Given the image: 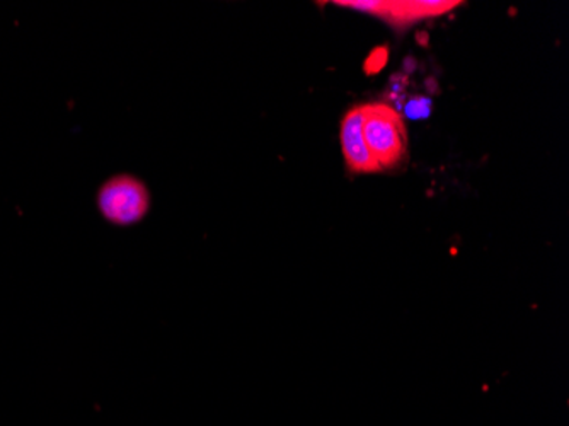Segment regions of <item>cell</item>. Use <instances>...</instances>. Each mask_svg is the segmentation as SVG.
Here are the masks:
<instances>
[{
  "instance_id": "cell-6",
  "label": "cell",
  "mask_w": 569,
  "mask_h": 426,
  "mask_svg": "<svg viewBox=\"0 0 569 426\" xmlns=\"http://www.w3.org/2000/svg\"><path fill=\"white\" fill-rule=\"evenodd\" d=\"M387 62H389V50L386 47H377L367 57L363 70L367 76H376L387 66Z\"/></svg>"
},
{
  "instance_id": "cell-8",
  "label": "cell",
  "mask_w": 569,
  "mask_h": 426,
  "mask_svg": "<svg viewBox=\"0 0 569 426\" xmlns=\"http://www.w3.org/2000/svg\"><path fill=\"white\" fill-rule=\"evenodd\" d=\"M418 41H425V43H427L428 41V33H425L423 31V34H418Z\"/></svg>"
},
{
  "instance_id": "cell-4",
  "label": "cell",
  "mask_w": 569,
  "mask_h": 426,
  "mask_svg": "<svg viewBox=\"0 0 569 426\" xmlns=\"http://www.w3.org/2000/svg\"><path fill=\"white\" fill-rule=\"evenodd\" d=\"M459 2L446 0H425V2H383L382 18L395 24H411L420 19L437 18L456 8Z\"/></svg>"
},
{
  "instance_id": "cell-2",
  "label": "cell",
  "mask_w": 569,
  "mask_h": 426,
  "mask_svg": "<svg viewBox=\"0 0 569 426\" xmlns=\"http://www.w3.org/2000/svg\"><path fill=\"white\" fill-rule=\"evenodd\" d=\"M363 139L379 169H392L408 153V131L401 115L386 105H361Z\"/></svg>"
},
{
  "instance_id": "cell-7",
  "label": "cell",
  "mask_w": 569,
  "mask_h": 426,
  "mask_svg": "<svg viewBox=\"0 0 569 426\" xmlns=\"http://www.w3.org/2000/svg\"><path fill=\"white\" fill-rule=\"evenodd\" d=\"M338 6L366 11L373 16H382L383 12V2H376V0L373 2H360V0H357V2H338Z\"/></svg>"
},
{
  "instance_id": "cell-3",
  "label": "cell",
  "mask_w": 569,
  "mask_h": 426,
  "mask_svg": "<svg viewBox=\"0 0 569 426\" xmlns=\"http://www.w3.org/2000/svg\"><path fill=\"white\" fill-rule=\"evenodd\" d=\"M341 149H343L345 162L355 175L380 171L372 153L363 139V111L361 106H355L345 115L341 121Z\"/></svg>"
},
{
  "instance_id": "cell-5",
  "label": "cell",
  "mask_w": 569,
  "mask_h": 426,
  "mask_svg": "<svg viewBox=\"0 0 569 426\" xmlns=\"http://www.w3.org/2000/svg\"><path fill=\"white\" fill-rule=\"evenodd\" d=\"M433 110V101L423 96H415L405 105V115L412 121L427 120Z\"/></svg>"
},
{
  "instance_id": "cell-1",
  "label": "cell",
  "mask_w": 569,
  "mask_h": 426,
  "mask_svg": "<svg viewBox=\"0 0 569 426\" xmlns=\"http://www.w3.org/2000/svg\"><path fill=\"white\" fill-rule=\"evenodd\" d=\"M96 207L102 219L111 226L132 227L149 216L152 195L143 179L121 172L99 186Z\"/></svg>"
}]
</instances>
